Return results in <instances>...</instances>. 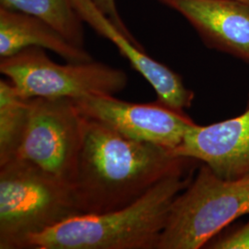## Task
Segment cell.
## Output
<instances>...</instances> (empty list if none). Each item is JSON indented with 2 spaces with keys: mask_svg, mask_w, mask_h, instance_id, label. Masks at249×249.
I'll return each mask as SVG.
<instances>
[{
  "mask_svg": "<svg viewBox=\"0 0 249 249\" xmlns=\"http://www.w3.org/2000/svg\"><path fill=\"white\" fill-rule=\"evenodd\" d=\"M194 161L158 145L125 138L84 116L71 187L81 214L106 213L132 204Z\"/></svg>",
  "mask_w": 249,
  "mask_h": 249,
  "instance_id": "cell-1",
  "label": "cell"
},
{
  "mask_svg": "<svg viewBox=\"0 0 249 249\" xmlns=\"http://www.w3.org/2000/svg\"><path fill=\"white\" fill-rule=\"evenodd\" d=\"M83 121L73 99H29L26 127L14 159L29 161L71 186Z\"/></svg>",
  "mask_w": 249,
  "mask_h": 249,
  "instance_id": "cell-6",
  "label": "cell"
},
{
  "mask_svg": "<svg viewBox=\"0 0 249 249\" xmlns=\"http://www.w3.org/2000/svg\"><path fill=\"white\" fill-rule=\"evenodd\" d=\"M78 215L69 184L26 160L0 165V249H25L31 236Z\"/></svg>",
  "mask_w": 249,
  "mask_h": 249,
  "instance_id": "cell-3",
  "label": "cell"
},
{
  "mask_svg": "<svg viewBox=\"0 0 249 249\" xmlns=\"http://www.w3.org/2000/svg\"><path fill=\"white\" fill-rule=\"evenodd\" d=\"M92 1L94 5L100 9V11L103 12L107 18L115 24V26L117 27L123 34L128 36L134 41H138L130 33L129 29L126 27L123 18L120 16L116 6V0H92Z\"/></svg>",
  "mask_w": 249,
  "mask_h": 249,
  "instance_id": "cell-15",
  "label": "cell"
},
{
  "mask_svg": "<svg viewBox=\"0 0 249 249\" xmlns=\"http://www.w3.org/2000/svg\"><path fill=\"white\" fill-rule=\"evenodd\" d=\"M80 113L125 138L174 151L196 123L159 102L134 104L115 95H87L73 99Z\"/></svg>",
  "mask_w": 249,
  "mask_h": 249,
  "instance_id": "cell-7",
  "label": "cell"
},
{
  "mask_svg": "<svg viewBox=\"0 0 249 249\" xmlns=\"http://www.w3.org/2000/svg\"><path fill=\"white\" fill-rule=\"evenodd\" d=\"M191 180L189 169L173 174L132 204L75 216L31 236L25 249H157L172 204Z\"/></svg>",
  "mask_w": 249,
  "mask_h": 249,
  "instance_id": "cell-2",
  "label": "cell"
},
{
  "mask_svg": "<svg viewBox=\"0 0 249 249\" xmlns=\"http://www.w3.org/2000/svg\"><path fill=\"white\" fill-rule=\"evenodd\" d=\"M37 46L58 54L67 62H89L91 54L72 45L43 19L21 11L0 7V58Z\"/></svg>",
  "mask_w": 249,
  "mask_h": 249,
  "instance_id": "cell-11",
  "label": "cell"
},
{
  "mask_svg": "<svg viewBox=\"0 0 249 249\" xmlns=\"http://www.w3.org/2000/svg\"><path fill=\"white\" fill-rule=\"evenodd\" d=\"M204 249H249V222L218 238L214 237Z\"/></svg>",
  "mask_w": 249,
  "mask_h": 249,
  "instance_id": "cell-14",
  "label": "cell"
},
{
  "mask_svg": "<svg viewBox=\"0 0 249 249\" xmlns=\"http://www.w3.org/2000/svg\"><path fill=\"white\" fill-rule=\"evenodd\" d=\"M0 72L28 99L116 95L128 82L126 73L120 69L94 60L60 65L37 46L1 58Z\"/></svg>",
  "mask_w": 249,
  "mask_h": 249,
  "instance_id": "cell-5",
  "label": "cell"
},
{
  "mask_svg": "<svg viewBox=\"0 0 249 249\" xmlns=\"http://www.w3.org/2000/svg\"><path fill=\"white\" fill-rule=\"evenodd\" d=\"M196 30L205 45L249 64V5L237 0H158Z\"/></svg>",
  "mask_w": 249,
  "mask_h": 249,
  "instance_id": "cell-10",
  "label": "cell"
},
{
  "mask_svg": "<svg viewBox=\"0 0 249 249\" xmlns=\"http://www.w3.org/2000/svg\"><path fill=\"white\" fill-rule=\"evenodd\" d=\"M237 1H240V2H243V3H246V4L249 5V0H237Z\"/></svg>",
  "mask_w": 249,
  "mask_h": 249,
  "instance_id": "cell-16",
  "label": "cell"
},
{
  "mask_svg": "<svg viewBox=\"0 0 249 249\" xmlns=\"http://www.w3.org/2000/svg\"><path fill=\"white\" fill-rule=\"evenodd\" d=\"M0 7L41 18L72 45L85 48L83 20L72 0H0Z\"/></svg>",
  "mask_w": 249,
  "mask_h": 249,
  "instance_id": "cell-12",
  "label": "cell"
},
{
  "mask_svg": "<svg viewBox=\"0 0 249 249\" xmlns=\"http://www.w3.org/2000/svg\"><path fill=\"white\" fill-rule=\"evenodd\" d=\"M29 99L9 80H0V165L13 160L26 127Z\"/></svg>",
  "mask_w": 249,
  "mask_h": 249,
  "instance_id": "cell-13",
  "label": "cell"
},
{
  "mask_svg": "<svg viewBox=\"0 0 249 249\" xmlns=\"http://www.w3.org/2000/svg\"><path fill=\"white\" fill-rule=\"evenodd\" d=\"M72 1L83 22L116 45L134 70L151 84L157 94V102L181 113L191 107L195 94L185 86L179 74L151 57L138 41L130 39L115 26L92 0Z\"/></svg>",
  "mask_w": 249,
  "mask_h": 249,
  "instance_id": "cell-9",
  "label": "cell"
},
{
  "mask_svg": "<svg viewBox=\"0 0 249 249\" xmlns=\"http://www.w3.org/2000/svg\"></svg>",
  "mask_w": 249,
  "mask_h": 249,
  "instance_id": "cell-17",
  "label": "cell"
},
{
  "mask_svg": "<svg viewBox=\"0 0 249 249\" xmlns=\"http://www.w3.org/2000/svg\"><path fill=\"white\" fill-rule=\"evenodd\" d=\"M173 152L200 161L227 180H249V106L242 115L193 125Z\"/></svg>",
  "mask_w": 249,
  "mask_h": 249,
  "instance_id": "cell-8",
  "label": "cell"
},
{
  "mask_svg": "<svg viewBox=\"0 0 249 249\" xmlns=\"http://www.w3.org/2000/svg\"><path fill=\"white\" fill-rule=\"evenodd\" d=\"M249 214V180L218 177L204 163L174 200L157 249H199Z\"/></svg>",
  "mask_w": 249,
  "mask_h": 249,
  "instance_id": "cell-4",
  "label": "cell"
}]
</instances>
